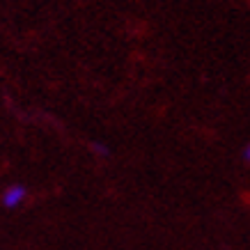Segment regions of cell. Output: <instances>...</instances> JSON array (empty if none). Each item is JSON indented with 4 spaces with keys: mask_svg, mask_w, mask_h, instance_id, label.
I'll list each match as a JSON object with an SVG mask.
<instances>
[{
    "mask_svg": "<svg viewBox=\"0 0 250 250\" xmlns=\"http://www.w3.org/2000/svg\"><path fill=\"white\" fill-rule=\"evenodd\" d=\"M25 200V188L23 186H9L7 190H5V195H2V205L5 207H19Z\"/></svg>",
    "mask_w": 250,
    "mask_h": 250,
    "instance_id": "obj_1",
    "label": "cell"
},
{
    "mask_svg": "<svg viewBox=\"0 0 250 250\" xmlns=\"http://www.w3.org/2000/svg\"><path fill=\"white\" fill-rule=\"evenodd\" d=\"M246 159L250 161V145H248V147H246Z\"/></svg>",
    "mask_w": 250,
    "mask_h": 250,
    "instance_id": "obj_2",
    "label": "cell"
}]
</instances>
